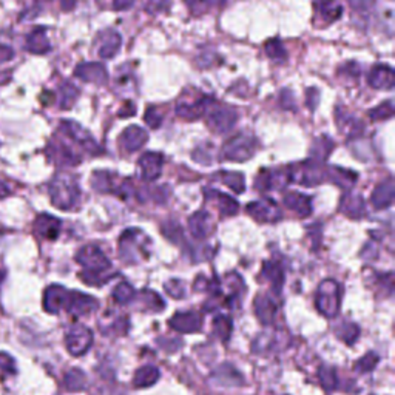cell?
Wrapping results in <instances>:
<instances>
[{
  "mask_svg": "<svg viewBox=\"0 0 395 395\" xmlns=\"http://www.w3.org/2000/svg\"><path fill=\"white\" fill-rule=\"evenodd\" d=\"M76 261L84 267L81 274V278L90 286H103L112 278V262L99 247L85 246L76 255Z\"/></svg>",
  "mask_w": 395,
  "mask_h": 395,
  "instance_id": "cell-1",
  "label": "cell"
},
{
  "mask_svg": "<svg viewBox=\"0 0 395 395\" xmlns=\"http://www.w3.org/2000/svg\"><path fill=\"white\" fill-rule=\"evenodd\" d=\"M50 196L53 204L62 210H72L79 204L81 189L78 181L67 173L54 176L50 184Z\"/></svg>",
  "mask_w": 395,
  "mask_h": 395,
  "instance_id": "cell-2",
  "label": "cell"
},
{
  "mask_svg": "<svg viewBox=\"0 0 395 395\" xmlns=\"http://www.w3.org/2000/svg\"><path fill=\"white\" fill-rule=\"evenodd\" d=\"M149 241L150 239L141 230H136V228H130V230L124 232L119 242V253L122 261L136 262L141 258H147Z\"/></svg>",
  "mask_w": 395,
  "mask_h": 395,
  "instance_id": "cell-3",
  "label": "cell"
},
{
  "mask_svg": "<svg viewBox=\"0 0 395 395\" xmlns=\"http://www.w3.org/2000/svg\"><path fill=\"white\" fill-rule=\"evenodd\" d=\"M317 308L324 317L332 318L338 314L339 310V286L334 280H326L320 284L317 294Z\"/></svg>",
  "mask_w": 395,
  "mask_h": 395,
  "instance_id": "cell-4",
  "label": "cell"
},
{
  "mask_svg": "<svg viewBox=\"0 0 395 395\" xmlns=\"http://www.w3.org/2000/svg\"><path fill=\"white\" fill-rule=\"evenodd\" d=\"M256 150V141L253 137L247 135H238L237 137H233L232 141H228L223 151H221V158L226 159V161H237V162H244L246 159L252 158Z\"/></svg>",
  "mask_w": 395,
  "mask_h": 395,
  "instance_id": "cell-5",
  "label": "cell"
},
{
  "mask_svg": "<svg viewBox=\"0 0 395 395\" xmlns=\"http://www.w3.org/2000/svg\"><path fill=\"white\" fill-rule=\"evenodd\" d=\"M67 349L70 351L72 355L81 357L90 349V346L93 343V334L92 330L82 324H74L73 328L68 330L65 337Z\"/></svg>",
  "mask_w": 395,
  "mask_h": 395,
  "instance_id": "cell-6",
  "label": "cell"
},
{
  "mask_svg": "<svg viewBox=\"0 0 395 395\" xmlns=\"http://www.w3.org/2000/svg\"><path fill=\"white\" fill-rule=\"evenodd\" d=\"M98 308H99V301L96 300V298L84 295L81 292H70L68 294L64 309L74 318H79L92 314V312Z\"/></svg>",
  "mask_w": 395,
  "mask_h": 395,
  "instance_id": "cell-7",
  "label": "cell"
},
{
  "mask_svg": "<svg viewBox=\"0 0 395 395\" xmlns=\"http://www.w3.org/2000/svg\"><path fill=\"white\" fill-rule=\"evenodd\" d=\"M247 213L260 223H275L281 219V209L272 199H261L247 205Z\"/></svg>",
  "mask_w": 395,
  "mask_h": 395,
  "instance_id": "cell-8",
  "label": "cell"
},
{
  "mask_svg": "<svg viewBox=\"0 0 395 395\" xmlns=\"http://www.w3.org/2000/svg\"><path fill=\"white\" fill-rule=\"evenodd\" d=\"M60 131L67 137H70V140L74 141L76 144H79L85 150L92 151V153H98V151H99V147H98V145H96L93 137L90 136L84 128H81L76 122H73V121H62Z\"/></svg>",
  "mask_w": 395,
  "mask_h": 395,
  "instance_id": "cell-9",
  "label": "cell"
},
{
  "mask_svg": "<svg viewBox=\"0 0 395 395\" xmlns=\"http://www.w3.org/2000/svg\"><path fill=\"white\" fill-rule=\"evenodd\" d=\"M237 122V112L228 107H218L209 115V126L218 131V133H224L228 131Z\"/></svg>",
  "mask_w": 395,
  "mask_h": 395,
  "instance_id": "cell-10",
  "label": "cell"
},
{
  "mask_svg": "<svg viewBox=\"0 0 395 395\" xmlns=\"http://www.w3.org/2000/svg\"><path fill=\"white\" fill-rule=\"evenodd\" d=\"M170 326L176 332L193 334V332H198L201 329L203 320H201V315L196 312H179L170 320Z\"/></svg>",
  "mask_w": 395,
  "mask_h": 395,
  "instance_id": "cell-11",
  "label": "cell"
},
{
  "mask_svg": "<svg viewBox=\"0 0 395 395\" xmlns=\"http://www.w3.org/2000/svg\"><path fill=\"white\" fill-rule=\"evenodd\" d=\"M48 158L58 165H76L81 162V158L74 153V151L68 147L67 144L56 141L48 145Z\"/></svg>",
  "mask_w": 395,
  "mask_h": 395,
  "instance_id": "cell-12",
  "label": "cell"
},
{
  "mask_svg": "<svg viewBox=\"0 0 395 395\" xmlns=\"http://www.w3.org/2000/svg\"><path fill=\"white\" fill-rule=\"evenodd\" d=\"M315 19L321 20V26L329 25L342 16L343 8L337 0H315Z\"/></svg>",
  "mask_w": 395,
  "mask_h": 395,
  "instance_id": "cell-13",
  "label": "cell"
},
{
  "mask_svg": "<svg viewBox=\"0 0 395 395\" xmlns=\"http://www.w3.org/2000/svg\"><path fill=\"white\" fill-rule=\"evenodd\" d=\"M70 290H67L62 286H50L45 290L44 296V308L50 314H58L62 309L65 308L67 298Z\"/></svg>",
  "mask_w": 395,
  "mask_h": 395,
  "instance_id": "cell-14",
  "label": "cell"
},
{
  "mask_svg": "<svg viewBox=\"0 0 395 395\" xmlns=\"http://www.w3.org/2000/svg\"><path fill=\"white\" fill-rule=\"evenodd\" d=\"M34 230L44 239H56L60 232V221L51 215H40L34 223Z\"/></svg>",
  "mask_w": 395,
  "mask_h": 395,
  "instance_id": "cell-15",
  "label": "cell"
},
{
  "mask_svg": "<svg viewBox=\"0 0 395 395\" xmlns=\"http://www.w3.org/2000/svg\"><path fill=\"white\" fill-rule=\"evenodd\" d=\"M255 314L260 318V321L262 324H272L276 318V304L272 301V298L267 295H258L255 298L253 303Z\"/></svg>",
  "mask_w": 395,
  "mask_h": 395,
  "instance_id": "cell-16",
  "label": "cell"
},
{
  "mask_svg": "<svg viewBox=\"0 0 395 395\" xmlns=\"http://www.w3.org/2000/svg\"><path fill=\"white\" fill-rule=\"evenodd\" d=\"M284 205L295 212L300 218H306L312 213V205H310V198L306 195H301V193L289 192L283 198Z\"/></svg>",
  "mask_w": 395,
  "mask_h": 395,
  "instance_id": "cell-17",
  "label": "cell"
},
{
  "mask_svg": "<svg viewBox=\"0 0 395 395\" xmlns=\"http://www.w3.org/2000/svg\"><path fill=\"white\" fill-rule=\"evenodd\" d=\"M394 81V70L387 65H378L369 73V85L376 90H392Z\"/></svg>",
  "mask_w": 395,
  "mask_h": 395,
  "instance_id": "cell-18",
  "label": "cell"
},
{
  "mask_svg": "<svg viewBox=\"0 0 395 395\" xmlns=\"http://www.w3.org/2000/svg\"><path fill=\"white\" fill-rule=\"evenodd\" d=\"M74 74L85 82H94V84H103L107 81V72L101 64H82L76 68Z\"/></svg>",
  "mask_w": 395,
  "mask_h": 395,
  "instance_id": "cell-19",
  "label": "cell"
},
{
  "mask_svg": "<svg viewBox=\"0 0 395 395\" xmlns=\"http://www.w3.org/2000/svg\"><path fill=\"white\" fill-rule=\"evenodd\" d=\"M147 140H149L147 131L142 130L141 127H128L127 130H124V133L121 136V144L127 151H135L137 149H141L142 145L147 142Z\"/></svg>",
  "mask_w": 395,
  "mask_h": 395,
  "instance_id": "cell-20",
  "label": "cell"
},
{
  "mask_svg": "<svg viewBox=\"0 0 395 395\" xmlns=\"http://www.w3.org/2000/svg\"><path fill=\"white\" fill-rule=\"evenodd\" d=\"M189 227L190 232L195 238L198 239H204L210 235L212 232V219L210 215L207 212H198L193 215V217L189 219Z\"/></svg>",
  "mask_w": 395,
  "mask_h": 395,
  "instance_id": "cell-21",
  "label": "cell"
},
{
  "mask_svg": "<svg viewBox=\"0 0 395 395\" xmlns=\"http://www.w3.org/2000/svg\"><path fill=\"white\" fill-rule=\"evenodd\" d=\"M140 165L144 178L147 179V181H155V179L161 175L162 156L158 153H145L140 159Z\"/></svg>",
  "mask_w": 395,
  "mask_h": 395,
  "instance_id": "cell-22",
  "label": "cell"
},
{
  "mask_svg": "<svg viewBox=\"0 0 395 395\" xmlns=\"http://www.w3.org/2000/svg\"><path fill=\"white\" fill-rule=\"evenodd\" d=\"M372 204L376 209H385L389 207L394 201V181L389 178L383 184H380L376 192L372 193Z\"/></svg>",
  "mask_w": 395,
  "mask_h": 395,
  "instance_id": "cell-23",
  "label": "cell"
},
{
  "mask_svg": "<svg viewBox=\"0 0 395 395\" xmlns=\"http://www.w3.org/2000/svg\"><path fill=\"white\" fill-rule=\"evenodd\" d=\"M26 50L34 53V54H44L47 51H50V42H48L47 34L44 28H34L28 37H26Z\"/></svg>",
  "mask_w": 395,
  "mask_h": 395,
  "instance_id": "cell-24",
  "label": "cell"
},
{
  "mask_svg": "<svg viewBox=\"0 0 395 395\" xmlns=\"http://www.w3.org/2000/svg\"><path fill=\"white\" fill-rule=\"evenodd\" d=\"M161 377V373H159L158 367L155 366H144L141 369H137L135 373V378H133V385L136 387H149L151 385H155L156 381Z\"/></svg>",
  "mask_w": 395,
  "mask_h": 395,
  "instance_id": "cell-25",
  "label": "cell"
},
{
  "mask_svg": "<svg viewBox=\"0 0 395 395\" xmlns=\"http://www.w3.org/2000/svg\"><path fill=\"white\" fill-rule=\"evenodd\" d=\"M262 276H264L269 283H272L275 292H281V287L284 283V272L278 262H264V267H262Z\"/></svg>",
  "mask_w": 395,
  "mask_h": 395,
  "instance_id": "cell-26",
  "label": "cell"
},
{
  "mask_svg": "<svg viewBox=\"0 0 395 395\" xmlns=\"http://www.w3.org/2000/svg\"><path fill=\"white\" fill-rule=\"evenodd\" d=\"M212 193L207 192L205 195L207 198H212L217 201V205L219 207V210L226 217H232L238 212V203L235 199H232L228 195H224V193H218L217 190H210Z\"/></svg>",
  "mask_w": 395,
  "mask_h": 395,
  "instance_id": "cell-27",
  "label": "cell"
},
{
  "mask_svg": "<svg viewBox=\"0 0 395 395\" xmlns=\"http://www.w3.org/2000/svg\"><path fill=\"white\" fill-rule=\"evenodd\" d=\"M342 210L351 218H362L366 212L364 201L358 195H348L343 201Z\"/></svg>",
  "mask_w": 395,
  "mask_h": 395,
  "instance_id": "cell-28",
  "label": "cell"
},
{
  "mask_svg": "<svg viewBox=\"0 0 395 395\" xmlns=\"http://www.w3.org/2000/svg\"><path fill=\"white\" fill-rule=\"evenodd\" d=\"M213 380H217L221 385L226 386H235L242 383L241 376L230 364H223L219 369H217V372L213 373Z\"/></svg>",
  "mask_w": 395,
  "mask_h": 395,
  "instance_id": "cell-29",
  "label": "cell"
},
{
  "mask_svg": "<svg viewBox=\"0 0 395 395\" xmlns=\"http://www.w3.org/2000/svg\"><path fill=\"white\" fill-rule=\"evenodd\" d=\"M102 39L103 44L99 47V56L106 59L113 58L121 48V36L116 33H106Z\"/></svg>",
  "mask_w": 395,
  "mask_h": 395,
  "instance_id": "cell-30",
  "label": "cell"
},
{
  "mask_svg": "<svg viewBox=\"0 0 395 395\" xmlns=\"http://www.w3.org/2000/svg\"><path fill=\"white\" fill-rule=\"evenodd\" d=\"M64 385H65V389L70 391V392H79V391H84L87 387V377L85 373L82 372L81 369H73L70 371L65 376L64 380Z\"/></svg>",
  "mask_w": 395,
  "mask_h": 395,
  "instance_id": "cell-31",
  "label": "cell"
},
{
  "mask_svg": "<svg viewBox=\"0 0 395 395\" xmlns=\"http://www.w3.org/2000/svg\"><path fill=\"white\" fill-rule=\"evenodd\" d=\"M233 330L232 320L226 315H218L213 320V334L217 335L221 342H227L230 338V334Z\"/></svg>",
  "mask_w": 395,
  "mask_h": 395,
  "instance_id": "cell-32",
  "label": "cell"
},
{
  "mask_svg": "<svg viewBox=\"0 0 395 395\" xmlns=\"http://www.w3.org/2000/svg\"><path fill=\"white\" fill-rule=\"evenodd\" d=\"M136 298V290L128 283L117 284L113 290V300L117 304H128Z\"/></svg>",
  "mask_w": 395,
  "mask_h": 395,
  "instance_id": "cell-33",
  "label": "cell"
},
{
  "mask_svg": "<svg viewBox=\"0 0 395 395\" xmlns=\"http://www.w3.org/2000/svg\"><path fill=\"white\" fill-rule=\"evenodd\" d=\"M218 176H221L219 181L224 183L226 185L230 187L232 190H235L237 193H242L246 189V184H244V179H242V175L239 173H235V171H223L219 173Z\"/></svg>",
  "mask_w": 395,
  "mask_h": 395,
  "instance_id": "cell-34",
  "label": "cell"
},
{
  "mask_svg": "<svg viewBox=\"0 0 395 395\" xmlns=\"http://www.w3.org/2000/svg\"><path fill=\"white\" fill-rule=\"evenodd\" d=\"M193 15H204L212 6H223L224 0H185Z\"/></svg>",
  "mask_w": 395,
  "mask_h": 395,
  "instance_id": "cell-35",
  "label": "cell"
},
{
  "mask_svg": "<svg viewBox=\"0 0 395 395\" xmlns=\"http://www.w3.org/2000/svg\"><path fill=\"white\" fill-rule=\"evenodd\" d=\"M337 334H338L339 338L343 339L344 343L353 344V343L357 342V338H358V335H360V329H358V326L353 324V323H343V324L338 328Z\"/></svg>",
  "mask_w": 395,
  "mask_h": 395,
  "instance_id": "cell-36",
  "label": "cell"
},
{
  "mask_svg": "<svg viewBox=\"0 0 395 395\" xmlns=\"http://www.w3.org/2000/svg\"><path fill=\"white\" fill-rule=\"evenodd\" d=\"M78 96H79L78 88L72 84H64L60 87V107L70 108L76 102V99H78Z\"/></svg>",
  "mask_w": 395,
  "mask_h": 395,
  "instance_id": "cell-37",
  "label": "cell"
},
{
  "mask_svg": "<svg viewBox=\"0 0 395 395\" xmlns=\"http://www.w3.org/2000/svg\"><path fill=\"white\" fill-rule=\"evenodd\" d=\"M141 301H144V308L145 309H151V310H162L164 308V301L161 298L158 296V294H155L153 290H142L140 294Z\"/></svg>",
  "mask_w": 395,
  "mask_h": 395,
  "instance_id": "cell-38",
  "label": "cell"
},
{
  "mask_svg": "<svg viewBox=\"0 0 395 395\" xmlns=\"http://www.w3.org/2000/svg\"><path fill=\"white\" fill-rule=\"evenodd\" d=\"M318 376H320V381L326 389L332 391L338 386L337 373H335V369H332V367H328V366L320 367V372H318Z\"/></svg>",
  "mask_w": 395,
  "mask_h": 395,
  "instance_id": "cell-39",
  "label": "cell"
},
{
  "mask_svg": "<svg viewBox=\"0 0 395 395\" xmlns=\"http://www.w3.org/2000/svg\"><path fill=\"white\" fill-rule=\"evenodd\" d=\"M266 51L269 54V58L276 62H283L284 59H286V51H284V47L280 44V40H276V39L267 42Z\"/></svg>",
  "mask_w": 395,
  "mask_h": 395,
  "instance_id": "cell-40",
  "label": "cell"
},
{
  "mask_svg": "<svg viewBox=\"0 0 395 395\" xmlns=\"http://www.w3.org/2000/svg\"><path fill=\"white\" fill-rule=\"evenodd\" d=\"M378 364V355L377 353H367L366 357H363L360 362L355 364V371L360 373H366V372H371L373 367Z\"/></svg>",
  "mask_w": 395,
  "mask_h": 395,
  "instance_id": "cell-41",
  "label": "cell"
},
{
  "mask_svg": "<svg viewBox=\"0 0 395 395\" xmlns=\"http://www.w3.org/2000/svg\"><path fill=\"white\" fill-rule=\"evenodd\" d=\"M394 115V106H392V101H387L385 103H381V107L376 108V110H372V112L369 113V116L372 117V119H389V117H392Z\"/></svg>",
  "mask_w": 395,
  "mask_h": 395,
  "instance_id": "cell-42",
  "label": "cell"
},
{
  "mask_svg": "<svg viewBox=\"0 0 395 395\" xmlns=\"http://www.w3.org/2000/svg\"><path fill=\"white\" fill-rule=\"evenodd\" d=\"M165 290H167V294L171 295L173 298H183L185 295L184 283L178 280H173L165 284Z\"/></svg>",
  "mask_w": 395,
  "mask_h": 395,
  "instance_id": "cell-43",
  "label": "cell"
},
{
  "mask_svg": "<svg viewBox=\"0 0 395 395\" xmlns=\"http://www.w3.org/2000/svg\"><path fill=\"white\" fill-rule=\"evenodd\" d=\"M101 5H108L113 10H127L135 3V0H98Z\"/></svg>",
  "mask_w": 395,
  "mask_h": 395,
  "instance_id": "cell-44",
  "label": "cell"
},
{
  "mask_svg": "<svg viewBox=\"0 0 395 395\" xmlns=\"http://www.w3.org/2000/svg\"><path fill=\"white\" fill-rule=\"evenodd\" d=\"M161 121H162V116L158 113V110L155 107H150L147 110V113H145V122H147L151 128H158Z\"/></svg>",
  "mask_w": 395,
  "mask_h": 395,
  "instance_id": "cell-45",
  "label": "cell"
},
{
  "mask_svg": "<svg viewBox=\"0 0 395 395\" xmlns=\"http://www.w3.org/2000/svg\"><path fill=\"white\" fill-rule=\"evenodd\" d=\"M0 369L3 372L15 373L16 372L15 360H12L10 355H6V353H0Z\"/></svg>",
  "mask_w": 395,
  "mask_h": 395,
  "instance_id": "cell-46",
  "label": "cell"
},
{
  "mask_svg": "<svg viewBox=\"0 0 395 395\" xmlns=\"http://www.w3.org/2000/svg\"><path fill=\"white\" fill-rule=\"evenodd\" d=\"M348 2H349V5L352 6L353 10L366 11V10L371 8L376 0H348Z\"/></svg>",
  "mask_w": 395,
  "mask_h": 395,
  "instance_id": "cell-47",
  "label": "cell"
},
{
  "mask_svg": "<svg viewBox=\"0 0 395 395\" xmlns=\"http://www.w3.org/2000/svg\"><path fill=\"white\" fill-rule=\"evenodd\" d=\"M12 58V50L10 47H0V64Z\"/></svg>",
  "mask_w": 395,
  "mask_h": 395,
  "instance_id": "cell-48",
  "label": "cell"
},
{
  "mask_svg": "<svg viewBox=\"0 0 395 395\" xmlns=\"http://www.w3.org/2000/svg\"><path fill=\"white\" fill-rule=\"evenodd\" d=\"M59 5H60V8L64 10V11H70V10L74 8L76 0H59Z\"/></svg>",
  "mask_w": 395,
  "mask_h": 395,
  "instance_id": "cell-49",
  "label": "cell"
},
{
  "mask_svg": "<svg viewBox=\"0 0 395 395\" xmlns=\"http://www.w3.org/2000/svg\"><path fill=\"white\" fill-rule=\"evenodd\" d=\"M5 195H8V189H6V185L0 183V198H3Z\"/></svg>",
  "mask_w": 395,
  "mask_h": 395,
  "instance_id": "cell-50",
  "label": "cell"
},
{
  "mask_svg": "<svg viewBox=\"0 0 395 395\" xmlns=\"http://www.w3.org/2000/svg\"><path fill=\"white\" fill-rule=\"evenodd\" d=\"M3 272H0V284H2V281H3Z\"/></svg>",
  "mask_w": 395,
  "mask_h": 395,
  "instance_id": "cell-51",
  "label": "cell"
}]
</instances>
